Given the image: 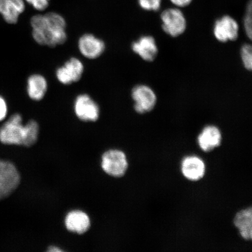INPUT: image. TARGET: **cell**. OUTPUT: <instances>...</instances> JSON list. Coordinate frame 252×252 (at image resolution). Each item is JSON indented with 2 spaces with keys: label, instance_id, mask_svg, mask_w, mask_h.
<instances>
[{
  "label": "cell",
  "instance_id": "cell-15",
  "mask_svg": "<svg viewBox=\"0 0 252 252\" xmlns=\"http://www.w3.org/2000/svg\"><path fill=\"white\" fill-rule=\"evenodd\" d=\"M234 225L238 230L239 235L245 241L252 239V209L246 208L236 213L234 218Z\"/></svg>",
  "mask_w": 252,
  "mask_h": 252
},
{
  "label": "cell",
  "instance_id": "cell-1",
  "mask_svg": "<svg viewBox=\"0 0 252 252\" xmlns=\"http://www.w3.org/2000/svg\"><path fill=\"white\" fill-rule=\"evenodd\" d=\"M31 25L33 39L39 45L55 47L67 39L65 19L56 12L34 15Z\"/></svg>",
  "mask_w": 252,
  "mask_h": 252
},
{
  "label": "cell",
  "instance_id": "cell-17",
  "mask_svg": "<svg viewBox=\"0 0 252 252\" xmlns=\"http://www.w3.org/2000/svg\"><path fill=\"white\" fill-rule=\"evenodd\" d=\"M66 228L69 231L83 234L90 227L91 222L87 214L81 211L69 213L65 220Z\"/></svg>",
  "mask_w": 252,
  "mask_h": 252
},
{
  "label": "cell",
  "instance_id": "cell-10",
  "mask_svg": "<svg viewBox=\"0 0 252 252\" xmlns=\"http://www.w3.org/2000/svg\"><path fill=\"white\" fill-rule=\"evenodd\" d=\"M206 163L201 158L190 155L182 159L181 171L184 177L190 182H196L203 179L206 173Z\"/></svg>",
  "mask_w": 252,
  "mask_h": 252
},
{
  "label": "cell",
  "instance_id": "cell-16",
  "mask_svg": "<svg viewBox=\"0 0 252 252\" xmlns=\"http://www.w3.org/2000/svg\"><path fill=\"white\" fill-rule=\"evenodd\" d=\"M48 89L46 78L39 74H32L27 80V91L28 96L34 101H40L45 96Z\"/></svg>",
  "mask_w": 252,
  "mask_h": 252
},
{
  "label": "cell",
  "instance_id": "cell-20",
  "mask_svg": "<svg viewBox=\"0 0 252 252\" xmlns=\"http://www.w3.org/2000/svg\"><path fill=\"white\" fill-rule=\"evenodd\" d=\"M141 8L146 11H157L161 6V0H138Z\"/></svg>",
  "mask_w": 252,
  "mask_h": 252
},
{
  "label": "cell",
  "instance_id": "cell-18",
  "mask_svg": "<svg viewBox=\"0 0 252 252\" xmlns=\"http://www.w3.org/2000/svg\"><path fill=\"white\" fill-rule=\"evenodd\" d=\"M241 58L244 67L248 71L252 68V49L250 44H245L241 49Z\"/></svg>",
  "mask_w": 252,
  "mask_h": 252
},
{
  "label": "cell",
  "instance_id": "cell-24",
  "mask_svg": "<svg viewBox=\"0 0 252 252\" xmlns=\"http://www.w3.org/2000/svg\"><path fill=\"white\" fill-rule=\"evenodd\" d=\"M49 252H62L61 249L57 247H50L48 250Z\"/></svg>",
  "mask_w": 252,
  "mask_h": 252
},
{
  "label": "cell",
  "instance_id": "cell-21",
  "mask_svg": "<svg viewBox=\"0 0 252 252\" xmlns=\"http://www.w3.org/2000/svg\"><path fill=\"white\" fill-rule=\"evenodd\" d=\"M32 7L38 11H44L48 7L50 0H26Z\"/></svg>",
  "mask_w": 252,
  "mask_h": 252
},
{
  "label": "cell",
  "instance_id": "cell-12",
  "mask_svg": "<svg viewBox=\"0 0 252 252\" xmlns=\"http://www.w3.org/2000/svg\"><path fill=\"white\" fill-rule=\"evenodd\" d=\"M222 134L215 125H207L201 130L197 138L198 147L204 153H209L221 145Z\"/></svg>",
  "mask_w": 252,
  "mask_h": 252
},
{
  "label": "cell",
  "instance_id": "cell-4",
  "mask_svg": "<svg viewBox=\"0 0 252 252\" xmlns=\"http://www.w3.org/2000/svg\"><path fill=\"white\" fill-rule=\"evenodd\" d=\"M134 109L138 114L149 113L155 108L157 96L152 88L144 84L137 85L131 91Z\"/></svg>",
  "mask_w": 252,
  "mask_h": 252
},
{
  "label": "cell",
  "instance_id": "cell-13",
  "mask_svg": "<svg viewBox=\"0 0 252 252\" xmlns=\"http://www.w3.org/2000/svg\"><path fill=\"white\" fill-rule=\"evenodd\" d=\"M133 52L143 61H154L158 54V47L155 38L150 35L142 36L131 44Z\"/></svg>",
  "mask_w": 252,
  "mask_h": 252
},
{
  "label": "cell",
  "instance_id": "cell-11",
  "mask_svg": "<svg viewBox=\"0 0 252 252\" xmlns=\"http://www.w3.org/2000/svg\"><path fill=\"white\" fill-rule=\"evenodd\" d=\"M78 47L85 58L94 60L102 56L106 49L104 41L91 33L83 34L78 41Z\"/></svg>",
  "mask_w": 252,
  "mask_h": 252
},
{
  "label": "cell",
  "instance_id": "cell-2",
  "mask_svg": "<svg viewBox=\"0 0 252 252\" xmlns=\"http://www.w3.org/2000/svg\"><path fill=\"white\" fill-rule=\"evenodd\" d=\"M39 132L36 121L31 120L23 125L22 116L15 113L0 128V141L4 144L29 147L36 143Z\"/></svg>",
  "mask_w": 252,
  "mask_h": 252
},
{
  "label": "cell",
  "instance_id": "cell-3",
  "mask_svg": "<svg viewBox=\"0 0 252 252\" xmlns=\"http://www.w3.org/2000/svg\"><path fill=\"white\" fill-rule=\"evenodd\" d=\"M162 28L167 34L176 37L184 34L187 28V21L184 13L178 8H168L160 15Z\"/></svg>",
  "mask_w": 252,
  "mask_h": 252
},
{
  "label": "cell",
  "instance_id": "cell-8",
  "mask_svg": "<svg viewBox=\"0 0 252 252\" xmlns=\"http://www.w3.org/2000/svg\"><path fill=\"white\" fill-rule=\"evenodd\" d=\"M84 72V65L80 59L72 58L57 69L56 77L63 85L67 86L80 81Z\"/></svg>",
  "mask_w": 252,
  "mask_h": 252
},
{
  "label": "cell",
  "instance_id": "cell-22",
  "mask_svg": "<svg viewBox=\"0 0 252 252\" xmlns=\"http://www.w3.org/2000/svg\"><path fill=\"white\" fill-rule=\"evenodd\" d=\"M8 113V106L7 102L3 97L0 96V122L2 121L6 116H7Z\"/></svg>",
  "mask_w": 252,
  "mask_h": 252
},
{
  "label": "cell",
  "instance_id": "cell-7",
  "mask_svg": "<svg viewBox=\"0 0 252 252\" xmlns=\"http://www.w3.org/2000/svg\"><path fill=\"white\" fill-rule=\"evenodd\" d=\"M74 109L77 117L84 122H96L100 115V108L89 94H79L75 99Z\"/></svg>",
  "mask_w": 252,
  "mask_h": 252
},
{
  "label": "cell",
  "instance_id": "cell-5",
  "mask_svg": "<svg viewBox=\"0 0 252 252\" xmlns=\"http://www.w3.org/2000/svg\"><path fill=\"white\" fill-rule=\"evenodd\" d=\"M102 167L107 174L115 178H121L126 174L128 169L127 157L121 150L106 151L102 156Z\"/></svg>",
  "mask_w": 252,
  "mask_h": 252
},
{
  "label": "cell",
  "instance_id": "cell-9",
  "mask_svg": "<svg viewBox=\"0 0 252 252\" xmlns=\"http://www.w3.org/2000/svg\"><path fill=\"white\" fill-rule=\"evenodd\" d=\"M239 25L229 15L223 16L216 21L213 28V34L220 42L226 43L235 41L238 38Z\"/></svg>",
  "mask_w": 252,
  "mask_h": 252
},
{
  "label": "cell",
  "instance_id": "cell-6",
  "mask_svg": "<svg viewBox=\"0 0 252 252\" xmlns=\"http://www.w3.org/2000/svg\"><path fill=\"white\" fill-rule=\"evenodd\" d=\"M20 175L13 163L0 160V199L13 193L20 183Z\"/></svg>",
  "mask_w": 252,
  "mask_h": 252
},
{
  "label": "cell",
  "instance_id": "cell-23",
  "mask_svg": "<svg viewBox=\"0 0 252 252\" xmlns=\"http://www.w3.org/2000/svg\"><path fill=\"white\" fill-rule=\"evenodd\" d=\"M173 4L179 7H187L192 1V0H171Z\"/></svg>",
  "mask_w": 252,
  "mask_h": 252
},
{
  "label": "cell",
  "instance_id": "cell-19",
  "mask_svg": "<svg viewBox=\"0 0 252 252\" xmlns=\"http://www.w3.org/2000/svg\"><path fill=\"white\" fill-rule=\"evenodd\" d=\"M252 2L250 0L248 2L247 10L244 17V28L246 34L248 38L252 39Z\"/></svg>",
  "mask_w": 252,
  "mask_h": 252
},
{
  "label": "cell",
  "instance_id": "cell-14",
  "mask_svg": "<svg viewBox=\"0 0 252 252\" xmlns=\"http://www.w3.org/2000/svg\"><path fill=\"white\" fill-rule=\"evenodd\" d=\"M25 9L24 0H0V14L8 24H17Z\"/></svg>",
  "mask_w": 252,
  "mask_h": 252
}]
</instances>
